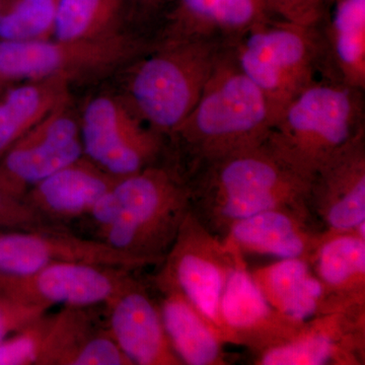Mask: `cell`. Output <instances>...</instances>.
Listing matches in <instances>:
<instances>
[{
    "label": "cell",
    "instance_id": "1f68e13d",
    "mask_svg": "<svg viewBox=\"0 0 365 365\" xmlns=\"http://www.w3.org/2000/svg\"><path fill=\"white\" fill-rule=\"evenodd\" d=\"M134 1L138 2V4H143V6H155V4L165 1V0H134Z\"/></svg>",
    "mask_w": 365,
    "mask_h": 365
},
{
    "label": "cell",
    "instance_id": "d6a6232c",
    "mask_svg": "<svg viewBox=\"0 0 365 365\" xmlns=\"http://www.w3.org/2000/svg\"><path fill=\"white\" fill-rule=\"evenodd\" d=\"M333 1L334 0H319V4L323 7L325 14L328 11V9H330V6H332Z\"/></svg>",
    "mask_w": 365,
    "mask_h": 365
},
{
    "label": "cell",
    "instance_id": "e0dca14e",
    "mask_svg": "<svg viewBox=\"0 0 365 365\" xmlns=\"http://www.w3.org/2000/svg\"><path fill=\"white\" fill-rule=\"evenodd\" d=\"M324 230L311 212L274 208L235 223L222 241L230 251L242 256L260 255L311 262Z\"/></svg>",
    "mask_w": 365,
    "mask_h": 365
},
{
    "label": "cell",
    "instance_id": "ffe728a7",
    "mask_svg": "<svg viewBox=\"0 0 365 365\" xmlns=\"http://www.w3.org/2000/svg\"><path fill=\"white\" fill-rule=\"evenodd\" d=\"M117 180L83 155L36 184L21 199L48 225L69 222L90 215Z\"/></svg>",
    "mask_w": 365,
    "mask_h": 365
},
{
    "label": "cell",
    "instance_id": "4fadbf2b",
    "mask_svg": "<svg viewBox=\"0 0 365 365\" xmlns=\"http://www.w3.org/2000/svg\"><path fill=\"white\" fill-rule=\"evenodd\" d=\"M257 365H364L365 306L319 314L292 339L255 357Z\"/></svg>",
    "mask_w": 365,
    "mask_h": 365
},
{
    "label": "cell",
    "instance_id": "e575fe53",
    "mask_svg": "<svg viewBox=\"0 0 365 365\" xmlns=\"http://www.w3.org/2000/svg\"><path fill=\"white\" fill-rule=\"evenodd\" d=\"M7 0H0V14L4 11V6H6Z\"/></svg>",
    "mask_w": 365,
    "mask_h": 365
},
{
    "label": "cell",
    "instance_id": "603a6c76",
    "mask_svg": "<svg viewBox=\"0 0 365 365\" xmlns=\"http://www.w3.org/2000/svg\"><path fill=\"white\" fill-rule=\"evenodd\" d=\"M250 273L269 304L283 316L304 323L322 314L323 292L309 262L278 259Z\"/></svg>",
    "mask_w": 365,
    "mask_h": 365
},
{
    "label": "cell",
    "instance_id": "4316f807",
    "mask_svg": "<svg viewBox=\"0 0 365 365\" xmlns=\"http://www.w3.org/2000/svg\"><path fill=\"white\" fill-rule=\"evenodd\" d=\"M50 317L44 316L0 343V365H40Z\"/></svg>",
    "mask_w": 365,
    "mask_h": 365
},
{
    "label": "cell",
    "instance_id": "6da1fadb",
    "mask_svg": "<svg viewBox=\"0 0 365 365\" xmlns=\"http://www.w3.org/2000/svg\"><path fill=\"white\" fill-rule=\"evenodd\" d=\"M277 114L225 48L195 107L168 138L176 146L175 165L187 180L223 157L263 144Z\"/></svg>",
    "mask_w": 365,
    "mask_h": 365
},
{
    "label": "cell",
    "instance_id": "d6986e66",
    "mask_svg": "<svg viewBox=\"0 0 365 365\" xmlns=\"http://www.w3.org/2000/svg\"><path fill=\"white\" fill-rule=\"evenodd\" d=\"M309 264L323 292L321 314L365 306V227L324 230Z\"/></svg>",
    "mask_w": 365,
    "mask_h": 365
},
{
    "label": "cell",
    "instance_id": "4dcf8cb0",
    "mask_svg": "<svg viewBox=\"0 0 365 365\" xmlns=\"http://www.w3.org/2000/svg\"><path fill=\"white\" fill-rule=\"evenodd\" d=\"M273 18L314 26L325 16L319 0H265Z\"/></svg>",
    "mask_w": 365,
    "mask_h": 365
},
{
    "label": "cell",
    "instance_id": "5b68a950",
    "mask_svg": "<svg viewBox=\"0 0 365 365\" xmlns=\"http://www.w3.org/2000/svg\"><path fill=\"white\" fill-rule=\"evenodd\" d=\"M228 44L215 40L157 43L127 78V103L153 130L167 138L195 107Z\"/></svg>",
    "mask_w": 365,
    "mask_h": 365
},
{
    "label": "cell",
    "instance_id": "8992f818",
    "mask_svg": "<svg viewBox=\"0 0 365 365\" xmlns=\"http://www.w3.org/2000/svg\"><path fill=\"white\" fill-rule=\"evenodd\" d=\"M230 50L237 66L279 115L300 91L319 78L318 24L270 18L240 36Z\"/></svg>",
    "mask_w": 365,
    "mask_h": 365
},
{
    "label": "cell",
    "instance_id": "277c9868",
    "mask_svg": "<svg viewBox=\"0 0 365 365\" xmlns=\"http://www.w3.org/2000/svg\"><path fill=\"white\" fill-rule=\"evenodd\" d=\"M364 91L317 78L281 110L264 145L312 181L331 158L364 135Z\"/></svg>",
    "mask_w": 365,
    "mask_h": 365
},
{
    "label": "cell",
    "instance_id": "3957f363",
    "mask_svg": "<svg viewBox=\"0 0 365 365\" xmlns=\"http://www.w3.org/2000/svg\"><path fill=\"white\" fill-rule=\"evenodd\" d=\"M189 211L186 179L157 163L118 179L88 216L98 240L150 267L165 260Z\"/></svg>",
    "mask_w": 365,
    "mask_h": 365
},
{
    "label": "cell",
    "instance_id": "484cf974",
    "mask_svg": "<svg viewBox=\"0 0 365 365\" xmlns=\"http://www.w3.org/2000/svg\"><path fill=\"white\" fill-rule=\"evenodd\" d=\"M58 0H7L0 14V40L29 42L53 38Z\"/></svg>",
    "mask_w": 365,
    "mask_h": 365
},
{
    "label": "cell",
    "instance_id": "cb8c5ba5",
    "mask_svg": "<svg viewBox=\"0 0 365 365\" xmlns=\"http://www.w3.org/2000/svg\"><path fill=\"white\" fill-rule=\"evenodd\" d=\"M69 83L63 78L25 81L0 96V158L16 141L50 113L68 104Z\"/></svg>",
    "mask_w": 365,
    "mask_h": 365
},
{
    "label": "cell",
    "instance_id": "52a82bcc",
    "mask_svg": "<svg viewBox=\"0 0 365 365\" xmlns=\"http://www.w3.org/2000/svg\"><path fill=\"white\" fill-rule=\"evenodd\" d=\"M145 44L116 33L88 40H0V76L9 81L63 78L68 81L104 73L128 61Z\"/></svg>",
    "mask_w": 365,
    "mask_h": 365
},
{
    "label": "cell",
    "instance_id": "7a4b0ae2",
    "mask_svg": "<svg viewBox=\"0 0 365 365\" xmlns=\"http://www.w3.org/2000/svg\"><path fill=\"white\" fill-rule=\"evenodd\" d=\"M186 181L190 210L222 239L235 223L269 209L312 213L311 181L278 160L264 143L208 163Z\"/></svg>",
    "mask_w": 365,
    "mask_h": 365
},
{
    "label": "cell",
    "instance_id": "5bb4252c",
    "mask_svg": "<svg viewBox=\"0 0 365 365\" xmlns=\"http://www.w3.org/2000/svg\"><path fill=\"white\" fill-rule=\"evenodd\" d=\"M232 253L234 267L220 300L227 344L244 346L256 355L292 339L306 322L294 321L274 309L254 282L245 256Z\"/></svg>",
    "mask_w": 365,
    "mask_h": 365
},
{
    "label": "cell",
    "instance_id": "8fae6325",
    "mask_svg": "<svg viewBox=\"0 0 365 365\" xmlns=\"http://www.w3.org/2000/svg\"><path fill=\"white\" fill-rule=\"evenodd\" d=\"M83 155L79 121L68 104L61 106L0 158V190L21 199L36 184Z\"/></svg>",
    "mask_w": 365,
    "mask_h": 365
},
{
    "label": "cell",
    "instance_id": "7402d4cb",
    "mask_svg": "<svg viewBox=\"0 0 365 365\" xmlns=\"http://www.w3.org/2000/svg\"><path fill=\"white\" fill-rule=\"evenodd\" d=\"M158 288L165 333L182 364H228L222 333L181 292Z\"/></svg>",
    "mask_w": 365,
    "mask_h": 365
},
{
    "label": "cell",
    "instance_id": "2e32d148",
    "mask_svg": "<svg viewBox=\"0 0 365 365\" xmlns=\"http://www.w3.org/2000/svg\"><path fill=\"white\" fill-rule=\"evenodd\" d=\"M107 331L132 365H182L163 326L160 304L136 279L106 304Z\"/></svg>",
    "mask_w": 365,
    "mask_h": 365
},
{
    "label": "cell",
    "instance_id": "7c38bea8",
    "mask_svg": "<svg viewBox=\"0 0 365 365\" xmlns=\"http://www.w3.org/2000/svg\"><path fill=\"white\" fill-rule=\"evenodd\" d=\"M64 262L130 271L145 268L140 261L98 239H86L55 228L0 230V277L26 275Z\"/></svg>",
    "mask_w": 365,
    "mask_h": 365
},
{
    "label": "cell",
    "instance_id": "f1b7e54d",
    "mask_svg": "<svg viewBox=\"0 0 365 365\" xmlns=\"http://www.w3.org/2000/svg\"><path fill=\"white\" fill-rule=\"evenodd\" d=\"M49 307L0 294V343L50 311Z\"/></svg>",
    "mask_w": 365,
    "mask_h": 365
},
{
    "label": "cell",
    "instance_id": "30bf717a",
    "mask_svg": "<svg viewBox=\"0 0 365 365\" xmlns=\"http://www.w3.org/2000/svg\"><path fill=\"white\" fill-rule=\"evenodd\" d=\"M133 271L81 262L53 264L26 275L0 277V294L53 307L107 304L135 279Z\"/></svg>",
    "mask_w": 365,
    "mask_h": 365
},
{
    "label": "cell",
    "instance_id": "9a60e30c",
    "mask_svg": "<svg viewBox=\"0 0 365 365\" xmlns=\"http://www.w3.org/2000/svg\"><path fill=\"white\" fill-rule=\"evenodd\" d=\"M309 203L324 230L349 232L365 227V134L316 173Z\"/></svg>",
    "mask_w": 365,
    "mask_h": 365
},
{
    "label": "cell",
    "instance_id": "83f0119b",
    "mask_svg": "<svg viewBox=\"0 0 365 365\" xmlns=\"http://www.w3.org/2000/svg\"><path fill=\"white\" fill-rule=\"evenodd\" d=\"M69 365H132L107 330L93 331Z\"/></svg>",
    "mask_w": 365,
    "mask_h": 365
},
{
    "label": "cell",
    "instance_id": "f546056e",
    "mask_svg": "<svg viewBox=\"0 0 365 365\" xmlns=\"http://www.w3.org/2000/svg\"><path fill=\"white\" fill-rule=\"evenodd\" d=\"M29 207L23 199L16 198L0 190V230H51Z\"/></svg>",
    "mask_w": 365,
    "mask_h": 365
},
{
    "label": "cell",
    "instance_id": "ac0fdd59",
    "mask_svg": "<svg viewBox=\"0 0 365 365\" xmlns=\"http://www.w3.org/2000/svg\"><path fill=\"white\" fill-rule=\"evenodd\" d=\"M270 18L265 0H174L158 43L215 40L230 45Z\"/></svg>",
    "mask_w": 365,
    "mask_h": 365
},
{
    "label": "cell",
    "instance_id": "ba28073f",
    "mask_svg": "<svg viewBox=\"0 0 365 365\" xmlns=\"http://www.w3.org/2000/svg\"><path fill=\"white\" fill-rule=\"evenodd\" d=\"M234 264L235 255L222 237L204 227L190 210L160 264L155 285L181 292L222 333L227 344L220 300Z\"/></svg>",
    "mask_w": 365,
    "mask_h": 365
},
{
    "label": "cell",
    "instance_id": "d4e9b609",
    "mask_svg": "<svg viewBox=\"0 0 365 365\" xmlns=\"http://www.w3.org/2000/svg\"><path fill=\"white\" fill-rule=\"evenodd\" d=\"M128 0H58L53 38L88 40L117 32Z\"/></svg>",
    "mask_w": 365,
    "mask_h": 365
},
{
    "label": "cell",
    "instance_id": "44dd1931",
    "mask_svg": "<svg viewBox=\"0 0 365 365\" xmlns=\"http://www.w3.org/2000/svg\"><path fill=\"white\" fill-rule=\"evenodd\" d=\"M318 24L319 78L365 91V0H334Z\"/></svg>",
    "mask_w": 365,
    "mask_h": 365
},
{
    "label": "cell",
    "instance_id": "9c48e42d",
    "mask_svg": "<svg viewBox=\"0 0 365 365\" xmlns=\"http://www.w3.org/2000/svg\"><path fill=\"white\" fill-rule=\"evenodd\" d=\"M83 155L120 179L157 165L165 138L111 96L91 98L79 120Z\"/></svg>",
    "mask_w": 365,
    "mask_h": 365
},
{
    "label": "cell",
    "instance_id": "836d02e7",
    "mask_svg": "<svg viewBox=\"0 0 365 365\" xmlns=\"http://www.w3.org/2000/svg\"><path fill=\"white\" fill-rule=\"evenodd\" d=\"M9 81H6V79L0 76V96L2 95V93H4V91H6L7 88H9Z\"/></svg>",
    "mask_w": 365,
    "mask_h": 365
}]
</instances>
